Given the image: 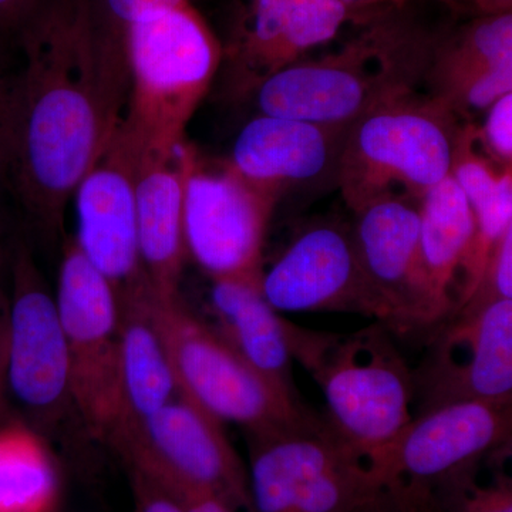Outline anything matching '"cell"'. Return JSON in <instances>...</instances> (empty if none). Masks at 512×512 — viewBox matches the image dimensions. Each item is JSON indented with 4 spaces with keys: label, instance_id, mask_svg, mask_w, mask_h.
I'll use <instances>...</instances> for the list:
<instances>
[{
    "label": "cell",
    "instance_id": "cell-12",
    "mask_svg": "<svg viewBox=\"0 0 512 512\" xmlns=\"http://www.w3.org/2000/svg\"><path fill=\"white\" fill-rule=\"evenodd\" d=\"M413 379L419 413L466 400L512 403V299L436 326Z\"/></svg>",
    "mask_w": 512,
    "mask_h": 512
},
{
    "label": "cell",
    "instance_id": "cell-36",
    "mask_svg": "<svg viewBox=\"0 0 512 512\" xmlns=\"http://www.w3.org/2000/svg\"><path fill=\"white\" fill-rule=\"evenodd\" d=\"M2 188H5V185H3L2 183H0V190H2Z\"/></svg>",
    "mask_w": 512,
    "mask_h": 512
},
{
    "label": "cell",
    "instance_id": "cell-4",
    "mask_svg": "<svg viewBox=\"0 0 512 512\" xmlns=\"http://www.w3.org/2000/svg\"><path fill=\"white\" fill-rule=\"evenodd\" d=\"M292 359L318 383L328 403L329 426L366 458L413 419V370L382 322L342 333L289 322Z\"/></svg>",
    "mask_w": 512,
    "mask_h": 512
},
{
    "label": "cell",
    "instance_id": "cell-33",
    "mask_svg": "<svg viewBox=\"0 0 512 512\" xmlns=\"http://www.w3.org/2000/svg\"><path fill=\"white\" fill-rule=\"evenodd\" d=\"M6 332H8V302L0 293V379H3V363H5Z\"/></svg>",
    "mask_w": 512,
    "mask_h": 512
},
{
    "label": "cell",
    "instance_id": "cell-28",
    "mask_svg": "<svg viewBox=\"0 0 512 512\" xmlns=\"http://www.w3.org/2000/svg\"><path fill=\"white\" fill-rule=\"evenodd\" d=\"M94 16L97 22L109 32L126 26L128 22L136 19L144 10L158 8V6L181 5L192 0H92Z\"/></svg>",
    "mask_w": 512,
    "mask_h": 512
},
{
    "label": "cell",
    "instance_id": "cell-15",
    "mask_svg": "<svg viewBox=\"0 0 512 512\" xmlns=\"http://www.w3.org/2000/svg\"><path fill=\"white\" fill-rule=\"evenodd\" d=\"M262 295L276 312L360 313L384 323L367 285L350 224L315 222L262 271Z\"/></svg>",
    "mask_w": 512,
    "mask_h": 512
},
{
    "label": "cell",
    "instance_id": "cell-25",
    "mask_svg": "<svg viewBox=\"0 0 512 512\" xmlns=\"http://www.w3.org/2000/svg\"><path fill=\"white\" fill-rule=\"evenodd\" d=\"M508 457L494 461L487 483L478 481L481 466L440 485L431 497L430 512H512V478L504 470Z\"/></svg>",
    "mask_w": 512,
    "mask_h": 512
},
{
    "label": "cell",
    "instance_id": "cell-14",
    "mask_svg": "<svg viewBox=\"0 0 512 512\" xmlns=\"http://www.w3.org/2000/svg\"><path fill=\"white\" fill-rule=\"evenodd\" d=\"M144 146L126 120L73 192L80 252L117 293L144 274L138 252L136 183Z\"/></svg>",
    "mask_w": 512,
    "mask_h": 512
},
{
    "label": "cell",
    "instance_id": "cell-10",
    "mask_svg": "<svg viewBox=\"0 0 512 512\" xmlns=\"http://www.w3.org/2000/svg\"><path fill=\"white\" fill-rule=\"evenodd\" d=\"M55 299L69 350L73 407L90 433L107 443L119 421V293L74 239L64 245Z\"/></svg>",
    "mask_w": 512,
    "mask_h": 512
},
{
    "label": "cell",
    "instance_id": "cell-29",
    "mask_svg": "<svg viewBox=\"0 0 512 512\" xmlns=\"http://www.w3.org/2000/svg\"><path fill=\"white\" fill-rule=\"evenodd\" d=\"M16 76L0 74V183L5 185L8 178L10 157H12L13 133H15Z\"/></svg>",
    "mask_w": 512,
    "mask_h": 512
},
{
    "label": "cell",
    "instance_id": "cell-2",
    "mask_svg": "<svg viewBox=\"0 0 512 512\" xmlns=\"http://www.w3.org/2000/svg\"><path fill=\"white\" fill-rule=\"evenodd\" d=\"M433 42L396 18L380 15L336 52L302 59L252 93L258 114L352 127L377 104L417 89Z\"/></svg>",
    "mask_w": 512,
    "mask_h": 512
},
{
    "label": "cell",
    "instance_id": "cell-20",
    "mask_svg": "<svg viewBox=\"0 0 512 512\" xmlns=\"http://www.w3.org/2000/svg\"><path fill=\"white\" fill-rule=\"evenodd\" d=\"M419 210L421 329H434L457 309L476 221L451 174L420 198Z\"/></svg>",
    "mask_w": 512,
    "mask_h": 512
},
{
    "label": "cell",
    "instance_id": "cell-6",
    "mask_svg": "<svg viewBox=\"0 0 512 512\" xmlns=\"http://www.w3.org/2000/svg\"><path fill=\"white\" fill-rule=\"evenodd\" d=\"M245 437L248 512H394L382 478L323 417Z\"/></svg>",
    "mask_w": 512,
    "mask_h": 512
},
{
    "label": "cell",
    "instance_id": "cell-30",
    "mask_svg": "<svg viewBox=\"0 0 512 512\" xmlns=\"http://www.w3.org/2000/svg\"><path fill=\"white\" fill-rule=\"evenodd\" d=\"M134 512H183L174 495L153 478L128 468Z\"/></svg>",
    "mask_w": 512,
    "mask_h": 512
},
{
    "label": "cell",
    "instance_id": "cell-17",
    "mask_svg": "<svg viewBox=\"0 0 512 512\" xmlns=\"http://www.w3.org/2000/svg\"><path fill=\"white\" fill-rule=\"evenodd\" d=\"M392 195L353 212V242L370 291L392 332L421 329L420 210Z\"/></svg>",
    "mask_w": 512,
    "mask_h": 512
},
{
    "label": "cell",
    "instance_id": "cell-19",
    "mask_svg": "<svg viewBox=\"0 0 512 512\" xmlns=\"http://www.w3.org/2000/svg\"><path fill=\"white\" fill-rule=\"evenodd\" d=\"M194 150L187 143L173 151L146 150L136 183L137 238L141 266L157 292L177 293L187 256L184 191Z\"/></svg>",
    "mask_w": 512,
    "mask_h": 512
},
{
    "label": "cell",
    "instance_id": "cell-13",
    "mask_svg": "<svg viewBox=\"0 0 512 512\" xmlns=\"http://www.w3.org/2000/svg\"><path fill=\"white\" fill-rule=\"evenodd\" d=\"M3 379L16 402L36 416H57L73 404L69 350L56 299L23 245L12 259Z\"/></svg>",
    "mask_w": 512,
    "mask_h": 512
},
{
    "label": "cell",
    "instance_id": "cell-24",
    "mask_svg": "<svg viewBox=\"0 0 512 512\" xmlns=\"http://www.w3.org/2000/svg\"><path fill=\"white\" fill-rule=\"evenodd\" d=\"M60 481L55 461L36 433L0 430V512H55Z\"/></svg>",
    "mask_w": 512,
    "mask_h": 512
},
{
    "label": "cell",
    "instance_id": "cell-18",
    "mask_svg": "<svg viewBox=\"0 0 512 512\" xmlns=\"http://www.w3.org/2000/svg\"><path fill=\"white\" fill-rule=\"evenodd\" d=\"M349 128L256 114L239 131L227 163L281 200L293 188L336 183Z\"/></svg>",
    "mask_w": 512,
    "mask_h": 512
},
{
    "label": "cell",
    "instance_id": "cell-11",
    "mask_svg": "<svg viewBox=\"0 0 512 512\" xmlns=\"http://www.w3.org/2000/svg\"><path fill=\"white\" fill-rule=\"evenodd\" d=\"M279 198L242 177L225 161L202 163L192 154L184 191V242L211 279L259 276L266 232Z\"/></svg>",
    "mask_w": 512,
    "mask_h": 512
},
{
    "label": "cell",
    "instance_id": "cell-32",
    "mask_svg": "<svg viewBox=\"0 0 512 512\" xmlns=\"http://www.w3.org/2000/svg\"><path fill=\"white\" fill-rule=\"evenodd\" d=\"M168 491L174 495L183 512H237L220 497L207 491L195 488H175Z\"/></svg>",
    "mask_w": 512,
    "mask_h": 512
},
{
    "label": "cell",
    "instance_id": "cell-9",
    "mask_svg": "<svg viewBox=\"0 0 512 512\" xmlns=\"http://www.w3.org/2000/svg\"><path fill=\"white\" fill-rule=\"evenodd\" d=\"M126 461L157 483L195 488L249 510L248 468L225 434L222 421L184 393L109 441Z\"/></svg>",
    "mask_w": 512,
    "mask_h": 512
},
{
    "label": "cell",
    "instance_id": "cell-5",
    "mask_svg": "<svg viewBox=\"0 0 512 512\" xmlns=\"http://www.w3.org/2000/svg\"><path fill=\"white\" fill-rule=\"evenodd\" d=\"M461 120L417 89L389 97L349 128L336 185L355 212L392 195L420 200L450 174Z\"/></svg>",
    "mask_w": 512,
    "mask_h": 512
},
{
    "label": "cell",
    "instance_id": "cell-16",
    "mask_svg": "<svg viewBox=\"0 0 512 512\" xmlns=\"http://www.w3.org/2000/svg\"><path fill=\"white\" fill-rule=\"evenodd\" d=\"M366 10L340 0H244L237 30L224 57L232 92L251 97L276 73L338 36Z\"/></svg>",
    "mask_w": 512,
    "mask_h": 512
},
{
    "label": "cell",
    "instance_id": "cell-35",
    "mask_svg": "<svg viewBox=\"0 0 512 512\" xmlns=\"http://www.w3.org/2000/svg\"><path fill=\"white\" fill-rule=\"evenodd\" d=\"M340 2L359 9L389 8V6L403 5L402 0H340Z\"/></svg>",
    "mask_w": 512,
    "mask_h": 512
},
{
    "label": "cell",
    "instance_id": "cell-26",
    "mask_svg": "<svg viewBox=\"0 0 512 512\" xmlns=\"http://www.w3.org/2000/svg\"><path fill=\"white\" fill-rule=\"evenodd\" d=\"M504 299H512V227L494 245L473 295L454 313L480 311Z\"/></svg>",
    "mask_w": 512,
    "mask_h": 512
},
{
    "label": "cell",
    "instance_id": "cell-27",
    "mask_svg": "<svg viewBox=\"0 0 512 512\" xmlns=\"http://www.w3.org/2000/svg\"><path fill=\"white\" fill-rule=\"evenodd\" d=\"M477 131L484 153L500 167H512V93L485 111L483 126L477 124Z\"/></svg>",
    "mask_w": 512,
    "mask_h": 512
},
{
    "label": "cell",
    "instance_id": "cell-21",
    "mask_svg": "<svg viewBox=\"0 0 512 512\" xmlns=\"http://www.w3.org/2000/svg\"><path fill=\"white\" fill-rule=\"evenodd\" d=\"M148 291L150 282L143 274L119 292V421L109 441L121 429L147 419L180 393L164 340L151 312Z\"/></svg>",
    "mask_w": 512,
    "mask_h": 512
},
{
    "label": "cell",
    "instance_id": "cell-8",
    "mask_svg": "<svg viewBox=\"0 0 512 512\" xmlns=\"http://www.w3.org/2000/svg\"><path fill=\"white\" fill-rule=\"evenodd\" d=\"M512 403L454 402L424 410L367 457L394 512H430L448 480L511 454Z\"/></svg>",
    "mask_w": 512,
    "mask_h": 512
},
{
    "label": "cell",
    "instance_id": "cell-7",
    "mask_svg": "<svg viewBox=\"0 0 512 512\" xmlns=\"http://www.w3.org/2000/svg\"><path fill=\"white\" fill-rule=\"evenodd\" d=\"M148 296L185 396L221 421L239 424L245 433L299 429L320 419L301 400L286 396L259 375L185 305L180 293L164 295L150 284Z\"/></svg>",
    "mask_w": 512,
    "mask_h": 512
},
{
    "label": "cell",
    "instance_id": "cell-31",
    "mask_svg": "<svg viewBox=\"0 0 512 512\" xmlns=\"http://www.w3.org/2000/svg\"><path fill=\"white\" fill-rule=\"evenodd\" d=\"M39 0H0V47L9 40L19 42L20 33L25 28Z\"/></svg>",
    "mask_w": 512,
    "mask_h": 512
},
{
    "label": "cell",
    "instance_id": "cell-23",
    "mask_svg": "<svg viewBox=\"0 0 512 512\" xmlns=\"http://www.w3.org/2000/svg\"><path fill=\"white\" fill-rule=\"evenodd\" d=\"M512 59V13L483 15L431 50L426 83L430 96L448 107L474 77Z\"/></svg>",
    "mask_w": 512,
    "mask_h": 512
},
{
    "label": "cell",
    "instance_id": "cell-1",
    "mask_svg": "<svg viewBox=\"0 0 512 512\" xmlns=\"http://www.w3.org/2000/svg\"><path fill=\"white\" fill-rule=\"evenodd\" d=\"M15 133L6 190L45 231L64 211L123 120V49L97 25L92 0H39L19 36Z\"/></svg>",
    "mask_w": 512,
    "mask_h": 512
},
{
    "label": "cell",
    "instance_id": "cell-22",
    "mask_svg": "<svg viewBox=\"0 0 512 512\" xmlns=\"http://www.w3.org/2000/svg\"><path fill=\"white\" fill-rule=\"evenodd\" d=\"M261 278L262 275L211 279V326L276 389L301 400L293 384L288 320L266 302Z\"/></svg>",
    "mask_w": 512,
    "mask_h": 512
},
{
    "label": "cell",
    "instance_id": "cell-37",
    "mask_svg": "<svg viewBox=\"0 0 512 512\" xmlns=\"http://www.w3.org/2000/svg\"><path fill=\"white\" fill-rule=\"evenodd\" d=\"M402 2H406V0H402ZM446 2H453V0H446Z\"/></svg>",
    "mask_w": 512,
    "mask_h": 512
},
{
    "label": "cell",
    "instance_id": "cell-34",
    "mask_svg": "<svg viewBox=\"0 0 512 512\" xmlns=\"http://www.w3.org/2000/svg\"><path fill=\"white\" fill-rule=\"evenodd\" d=\"M484 15L511 12L512 0H473Z\"/></svg>",
    "mask_w": 512,
    "mask_h": 512
},
{
    "label": "cell",
    "instance_id": "cell-3",
    "mask_svg": "<svg viewBox=\"0 0 512 512\" xmlns=\"http://www.w3.org/2000/svg\"><path fill=\"white\" fill-rule=\"evenodd\" d=\"M103 30L126 59L124 120L146 150L173 151L224 60L220 40L192 2L147 9L117 32Z\"/></svg>",
    "mask_w": 512,
    "mask_h": 512
}]
</instances>
